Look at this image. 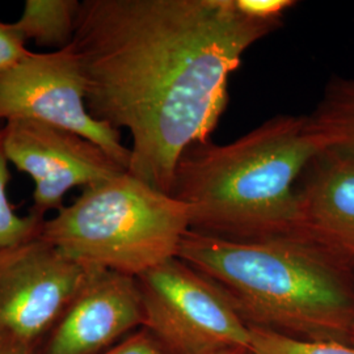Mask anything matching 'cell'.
Returning a JSON list of instances; mask_svg holds the SVG:
<instances>
[{
	"mask_svg": "<svg viewBox=\"0 0 354 354\" xmlns=\"http://www.w3.org/2000/svg\"><path fill=\"white\" fill-rule=\"evenodd\" d=\"M283 20L235 0H83L73 48L91 114L131 137L127 172L171 194L178 160L209 142L244 53Z\"/></svg>",
	"mask_w": 354,
	"mask_h": 354,
	"instance_id": "1",
	"label": "cell"
},
{
	"mask_svg": "<svg viewBox=\"0 0 354 354\" xmlns=\"http://www.w3.org/2000/svg\"><path fill=\"white\" fill-rule=\"evenodd\" d=\"M324 150L306 115L279 114L226 145H193L171 194L189 206L190 230L238 241L292 238L294 184Z\"/></svg>",
	"mask_w": 354,
	"mask_h": 354,
	"instance_id": "2",
	"label": "cell"
},
{
	"mask_svg": "<svg viewBox=\"0 0 354 354\" xmlns=\"http://www.w3.org/2000/svg\"><path fill=\"white\" fill-rule=\"evenodd\" d=\"M177 257L216 283L250 326L354 344V273L304 241L189 230Z\"/></svg>",
	"mask_w": 354,
	"mask_h": 354,
	"instance_id": "3",
	"label": "cell"
},
{
	"mask_svg": "<svg viewBox=\"0 0 354 354\" xmlns=\"http://www.w3.org/2000/svg\"><path fill=\"white\" fill-rule=\"evenodd\" d=\"M190 227L187 203L125 171L84 188L39 238L82 266L138 279L177 257Z\"/></svg>",
	"mask_w": 354,
	"mask_h": 354,
	"instance_id": "4",
	"label": "cell"
},
{
	"mask_svg": "<svg viewBox=\"0 0 354 354\" xmlns=\"http://www.w3.org/2000/svg\"><path fill=\"white\" fill-rule=\"evenodd\" d=\"M143 327L169 354L248 349L250 324L210 279L178 257L138 277Z\"/></svg>",
	"mask_w": 354,
	"mask_h": 354,
	"instance_id": "5",
	"label": "cell"
},
{
	"mask_svg": "<svg viewBox=\"0 0 354 354\" xmlns=\"http://www.w3.org/2000/svg\"><path fill=\"white\" fill-rule=\"evenodd\" d=\"M33 121L61 127L93 142L127 171L130 147L118 130L89 112L83 70L73 45L30 53L0 73V122Z\"/></svg>",
	"mask_w": 354,
	"mask_h": 354,
	"instance_id": "6",
	"label": "cell"
},
{
	"mask_svg": "<svg viewBox=\"0 0 354 354\" xmlns=\"http://www.w3.org/2000/svg\"><path fill=\"white\" fill-rule=\"evenodd\" d=\"M91 270L41 238L0 250V336L35 352Z\"/></svg>",
	"mask_w": 354,
	"mask_h": 354,
	"instance_id": "7",
	"label": "cell"
},
{
	"mask_svg": "<svg viewBox=\"0 0 354 354\" xmlns=\"http://www.w3.org/2000/svg\"><path fill=\"white\" fill-rule=\"evenodd\" d=\"M3 143L10 163L35 183L29 214L39 221L62 209L70 190L88 188L127 171L93 142L46 124L10 121L3 125Z\"/></svg>",
	"mask_w": 354,
	"mask_h": 354,
	"instance_id": "8",
	"label": "cell"
},
{
	"mask_svg": "<svg viewBox=\"0 0 354 354\" xmlns=\"http://www.w3.org/2000/svg\"><path fill=\"white\" fill-rule=\"evenodd\" d=\"M142 327L138 279L92 269L33 354H102Z\"/></svg>",
	"mask_w": 354,
	"mask_h": 354,
	"instance_id": "9",
	"label": "cell"
},
{
	"mask_svg": "<svg viewBox=\"0 0 354 354\" xmlns=\"http://www.w3.org/2000/svg\"><path fill=\"white\" fill-rule=\"evenodd\" d=\"M297 190L298 223L291 239L327 254L354 273V153L328 149L310 163Z\"/></svg>",
	"mask_w": 354,
	"mask_h": 354,
	"instance_id": "10",
	"label": "cell"
},
{
	"mask_svg": "<svg viewBox=\"0 0 354 354\" xmlns=\"http://www.w3.org/2000/svg\"><path fill=\"white\" fill-rule=\"evenodd\" d=\"M306 118L326 150L354 153V76L330 77L317 108Z\"/></svg>",
	"mask_w": 354,
	"mask_h": 354,
	"instance_id": "11",
	"label": "cell"
},
{
	"mask_svg": "<svg viewBox=\"0 0 354 354\" xmlns=\"http://www.w3.org/2000/svg\"><path fill=\"white\" fill-rule=\"evenodd\" d=\"M79 7V0H26L13 26L26 42L59 50L73 44Z\"/></svg>",
	"mask_w": 354,
	"mask_h": 354,
	"instance_id": "12",
	"label": "cell"
},
{
	"mask_svg": "<svg viewBox=\"0 0 354 354\" xmlns=\"http://www.w3.org/2000/svg\"><path fill=\"white\" fill-rule=\"evenodd\" d=\"M3 125L0 122V250L37 239L44 222L30 214L20 216L15 212L7 190L11 180L8 168L11 163L4 150Z\"/></svg>",
	"mask_w": 354,
	"mask_h": 354,
	"instance_id": "13",
	"label": "cell"
},
{
	"mask_svg": "<svg viewBox=\"0 0 354 354\" xmlns=\"http://www.w3.org/2000/svg\"><path fill=\"white\" fill-rule=\"evenodd\" d=\"M251 354H354V344L313 342L272 329L250 326Z\"/></svg>",
	"mask_w": 354,
	"mask_h": 354,
	"instance_id": "14",
	"label": "cell"
},
{
	"mask_svg": "<svg viewBox=\"0 0 354 354\" xmlns=\"http://www.w3.org/2000/svg\"><path fill=\"white\" fill-rule=\"evenodd\" d=\"M30 53L13 23L7 24L0 21V73L20 64Z\"/></svg>",
	"mask_w": 354,
	"mask_h": 354,
	"instance_id": "15",
	"label": "cell"
},
{
	"mask_svg": "<svg viewBox=\"0 0 354 354\" xmlns=\"http://www.w3.org/2000/svg\"><path fill=\"white\" fill-rule=\"evenodd\" d=\"M243 15L263 21L283 20L285 13L297 6L294 0H235Z\"/></svg>",
	"mask_w": 354,
	"mask_h": 354,
	"instance_id": "16",
	"label": "cell"
},
{
	"mask_svg": "<svg viewBox=\"0 0 354 354\" xmlns=\"http://www.w3.org/2000/svg\"><path fill=\"white\" fill-rule=\"evenodd\" d=\"M102 354H169L147 329L140 328Z\"/></svg>",
	"mask_w": 354,
	"mask_h": 354,
	"instance_id": "17",
	"label": "cell"
},
{
	"mask_svg": "<svg viewBox=\"0 0 354 354\" xmlns=\"http://www.w3.org/2000/svg\"><path fill=\"white\" fill-rule=\"evenodd\" d=\"M0 354H33V349L11 336H0Z\"/></svg>",
	"mask_w": 354,
	"mask_h": 354,
	"instance_id": "18",
	"label": "cell"
},
{
	"mask_svg": "<svg viewBox=\"0 0 354 354\" xmlns=\"http://www.w3.org/2000/svg\"><path fill=\"white\" fill-rule=\"evenodd\" d=\"M210 354H251L248 352V349H243V348H228V349H223V351H218L214 353Z\"/></svg>",
	"mask_w": 354,
	"mask_h": 354,
	"instance_id": "19",
	"label": "cell"
}]
</instances>
